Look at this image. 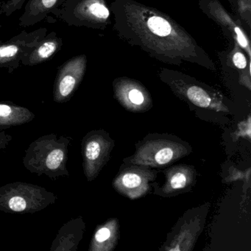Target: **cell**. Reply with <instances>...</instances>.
Masks as SVG:
<instances>
[{"label": "cell", "mask_w": 251, "mask_h": 251, "mask_svg": "<svg viewBox=\"0 0 251 251\" xmlns=\"http://www.w3.org/2000/svg\"><path fill=\"white\" fill-rule=\"evenodd\" d=\"M109 8L113 30L130 46L164 64L180 67L189 63L211 71L217 70L203 48L164 13L135 0H114Z\"/></svg>", "instance_id": "obj_1"}, {"label": "cell", "mask_w": 251, "mask_h": 251, "mask_svg": "<svg viewBox=\"0 0 251 251\" xmlns=\"http://www.w3.org/2000/svg\"><path fill=\"white\" fill-rule=\"evenodd\" d=\"M192 152L190 145L177 136L167 133H150L136 144L133 155L124 158L123 162L163 169Z\"/></svg>", "instance_id": "obj_2"}, {"label": "cell", "mask_w": 251, "mask_h": 251, "mask_svg": "<svg viewBox=\"0 0 251 251\" xmlns=\"http://www.w3.org/2000/svg\"><path fill=\"white\" fill-rule=\"evenodd\" d=\"M161 81L170 88L173 93L198 108L213 110L217 112L230 113L223 102L222 95L192 77L177 71L163 68L158 73Z\"/></svg>", "instance_id": "obj_3"}, {"label": "cell", "mask_w": 251, "mask_h": 251, "mask_svg": "<svg viewBox=\"0 0 251 251\" xmlns=\"http://www.w3.org/2000/svg\"><path fill=\"white\" fill-rule=\"evenodd\" d=\"M209 204L189 210L180 219L162 250L169 251H190L195 246L205 226Z\"/></svg>", "instance_id": "obj_4"}, {"label": "cell", "mask_w": 251, "mask_h": 251, "mask_svg": "<svg viewBox=\"0 0 251 251\" xmlns=\"http://www.w3.org/2000/svg\"><path fill=\"white\" fill-rule=\"evenodd\" d=\"M158 176L155 169L136 164H123L117 177L113 180V187L120 195L130 200L145 196L151 191L152 182Z\"/></svg>", "instance_id": "obj_5"}, {"label": "cell", "mask_w": 251, "mask_h": 251, "mask_svg": "<svg viewBox=\"0 0 251 251\" xmlns=\"http://www.w3.org/2000/svg\"><path fill=\"white\" fill-rule=\"evenodd\" d=\"M113 89L116 100L127 111L143 113L152 108L153 102L149 91L138 80L118 77L113 82Z\"/></svg>", "instance_id": "obj_6"}, {"label": "cell", "mask_w": 251, "mask_h": 251, "mask_svg": "<svg viewBox=\"0 0 251 251\" xmlns=\"http://www.w3.org/2000/svg\"><path fill=\"white\" fill-rule=\"evenodd\" d=\"M199 8L210 19L220 25L227 32L234 42L251 60V48L249 38L240 25L238 24L228 12L225 9L219 0H198Z\"/></svg>", "instance_id": "obj_7"}, {"label": "cell", "mask_w": 251, "mask_h": 251, "mask_svg": "<svg viewBox=\"0 0 251 251\" xmlns=\"http://www.w3.org/2000/svg\"><path fill=\"white\" fill-rule=\"evenodd\" d=\"M71 14L76 25L104 30L111 23V10L105 0H75Z\"/></svg>", "instance_id": "obj_8"}, {"label": "cell", "mask_w": 251, "mask_h": 251, "mask_svg": "<svg viewBox=\"0 0 251 251\" xmlns=\"http://www.w3.org/2000/svg\"><path fill=\"white\" fill-rule=\"evenodd\" d=\"M165 180L161 187H155V195L170 198L189 192L197 180L196 170L193 166L178 164L164 170Z\"/></svg>", "instance_id": "obj_9"}, {"label": "cell", "mask_w": 251, "mask_h": 251, "mask_svg": "<svg viewBox=\"0 0 251 251\" xmlns=\"http://www.w3.org/2000/svg\"><path fill=\"white\" fill-rule=\"evenodd\" d=\"M114 141L106 132H98L87 139L85 146V160L88 177L93 179L98 176L110 158Z\"/></svg>", "instance_id": "obj_10"}, {"label": "cell", "mask_w": 251, "mask_h": 251, "mask_svg": "<svg viewBox=\"0 0 251 251\" xmlns=\"http://www.w3.org/2000/svg\"><path fill=\"white\" fill-rule=\"evenodd\" d=\"M87 67V57L77 55L66 61L58 71L55 84V96L64 100L70 97L83 80Z\"/></svg>", "instance_id": "obj_11"}, {"label": "cell", "mask_w": 251, "mask_h": 251, "mask_svg": "<svg viewBox=\"0 0 251 251\" xmlns=\"http://www.w3.org/2000/svg\"><path fill=\"white\" fill-rule=\"evenodd\" d=\"M35 41H28V36H17L5 43L0 44V67L11 66L18 60H23L26 50L34 48Z\"/></svg>", "instance_id": "obj_12"}, {"label": "cell", "mask_w": 251, "mask_h": 251, "mask_svg": "<svg viewBox=\"0 0 251 251\" xmlns=\"http://www.w3.org/2000/svg\"><path fill=\"white\" fill-rule=\"evenodd\" d=\"M64 1L65 0H29L24 14L20 17V25L27 27L39 23Z\"/></svg>", "instance_id": "obj_13"}, {"label": "cell", "mask_w": 251, "mask_h": 251, "mask_svg": "<svg viewBox=\"0 0 251 251\" xmlns=\"http://www.w3.org/2000/svg\"><path fill=\"white\" fill-rule=\"evenodd\" d=\"M120 236V225L117 218L110 219L95 233L92 250L110 251L117 246Z\"/></svg>", "instance_id": "obj_14"}, {"label": "cell", "mask_w": 251, "mask_h": 251, "mask_svg": "<svg viewBox=\"0 0 251 251\" xmlns=\"http://www.w3.org/2000/svg\"><path fill=\"white\" fill-rule=\"evenodd\" d=\"M62 40L56 36H49L38 42L31 52L27 57L26 64L30 66L38 65L49 61L53 55L61 50Z\"/></svg>", "instance_id": "obj_15"}, {"label": "cell", "mask_w": 251, "mask_h": 251, "mask_svg": "<svg viewBox=\"0 0 251 251\" xmlns=\"http://www.w3.org/2000/svg\"><path fill=\"white\" fill-rule=\"evenodd\" d=\"M230 57L233 67L242 72L239 75V83L251 90V60L236 42H234V48L230 52Z\"/></svg>", "instance_id": "obj_16"}, {"label": "cell", "mask_w": 251, "mask_h": 251, "mask_svg": "<svg viewBox=\"0 0 251 251\" xmlns=\"http://www.w3.org/2000/svg\"><path fill=\"white\" fill-rule=\"evenodd\" d=\"M237 5L241 18L251 26V0H238Z\"/></svg>", "instance_id": "obj_17"}, {"label": "cell", "mask_w": 251, "mask_h": 251, "mask_svg": "<svg viewBox=\"0 0 251 251\" xmlns=\"http://www.w3.org/2000/svg\"><path fill=\"white\" fill-rule=\"evenodd\" d=\"M64 152L61 150H55L52 151L47 159V166L50 170H56L61 165L64 159Z\"/></svg>", "instance_id": "obj_18"}, {"label": "cell", "mask_w": 251, "mask_h": 251, "mask_svg": "<svg viewBox=\"0 0 251 251\" xmlns=\"http://www.w3.org/2000/svg\"><path fill=\"white\" fill-rule=\"evenodd\" d=\"M26 0H6L2 6L1 12L7 17H9L15 11L21 9Z\"/></svg>", "instance_id": "obj_19"}, {"label": "cell", "mask_w": 251, "mask_h": 251, "mask_svg": "<svg viewBox=\"0 0 251 251\" xmlns=\"http://www.w3.org/2000/svg\"><path fill=\"white\" fill-rule=\"evenodd\" d=\"M9 208L14 211H23L25 210L27 202L21 197H14L8 202Z\"/></svg>", "instance_id": "obj_20"}, {"label": "cell", "mask_w": 251, "mask_h": 251, "mask_svg": "<svg viewBox=\"0 0 251 251\" xmlns=\"http://www.w3.org/2000/svg\"><path fill=\"white\" fill-rule=\"evenodd\" d=\"M18 109H15L13 107L5 104H0V119H7L11 117L13 113Z\"/></svg>", "instance_id": "obj_21"}]
</instances>
